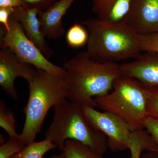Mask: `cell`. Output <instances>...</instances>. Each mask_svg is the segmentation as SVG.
<instances>
[{
  "mask_svg": "<svg viewBox=\"0 0 158 158\" xmlns=\"http://www.w3.org/2000/svg\"><path fill=\"white\" fill-rule=\"evenodd\" d=\"M10 30L8 31L1 25V48L11 50L23 61L37 69L45 71L56 76L66 78L63 67L52 63L28 38L21 24L12 14L9 20Z\"/></svg>",
  "mask_w": 158,
  "mask_h": 158,
  "instance_id": "cell-7",
  "label": "cell"
},
{
  "mask_svg": "<svg viewBox=\"0 0 158 158\" xmlns=\"http://www.w3.org/2000/svg\"><path fill=\"white\" fill-rule=\"evenodd\" d=\"M27 145L22 138L20 134L9 139L0 147V158H10L19 152Z\"/></svg>",
  "mask_w": 158,
  "mask_h": 158,
  "instance_id": "cell-18",
  "label": "cell"
},
{
  "mask_svg": "<svg viewBox=\"0 0 158 158\" xmlns=\"http://www.w3.org/2000/svg\"><path fill=\"white\" fill-rule=\"evenodd\" d=\"M147 88L135 79L121 74L111 92L94 98L98 107L116 114L135 130L144 128L148 117Z\"/></svg>",
  "mask_w": 158,
  "mask_h": 158,
  "instance_id": "cell-6",
  "label": "cell"
},
{
  "mask_svg": "<svg viewBox=\"0 0 158 158\" xmlns=\"http://www.w3.org/2000/svg\"><path fill=\"white\" fill-rule=\"evenodd\" d=\"M89 34L82 24L75 23L69 29L66 34V40L69 46L73 48L81 47L88 42Z\"/></svg>",
  "mask_w": 158,
  "mask_h": 158,
  "instance_id": "cell-16",
  "label": "cell"
},
{
  "mask_svg": "<svg viewBox=\"0 0 158 158\" xmlns=\"http://www.w3.org/2000/svg\"><path fill=\"white\" fill-rule=\"evenodd\" d=\"M88 31L87 53L100 62L135 59L141 53L138 35L124 22L110 23L91 18L81 22Z\"/></svg>",
  "mask_w": 158,
  "mask_h": 158,
  "instance_id": "cell-2",
  "label": "cell"
},
{
  "mask_svg": "<svg viewBox=\"0 0 158 158\" xmlns=\"http://www.w3.org/2000/svg\"><path fill=\"white\" fill-rule=\"evenodd\" d=\"M119 66L122 74L135 79L145 88H158V52H143L133 61Z\"/></svg>",
  "mask_w": 158,
  "mask_h": 158,
  "instance_id": "cell-9",
  "label": "cell"
},
{
  "mask_svg": "<svg viewBox=\"0 0 158 158\" xmlns=\"http://www.w3.org/2000/svg\"><path fill=\"white\" fill-rule=\"evenodd\" d=\"M75 0H58L38 14L41 31L49 39H59L65 33L62 19Z\"/></svg>",
  "mask_w": 158,
  "mask_h": 158,
  "instance_id": "cell-12",
  "label": "cell"
},
{
  "mask_svg": "<svg viewBox=\"0 0 158 158\" xmlns=\"http://www.w3.org/2000/svg\"><path fill=\"white\" fill-rule=\"evenodd\" d=\"M43 158H65V157L64 154L62 152V153L60 154H55L52 156L49 157H44Z\"/></svg>",
  "mask_w": 158,
  "mask_h": 158,
  "instance_id": "cell-26",
  "label": "cell"
},
{
  "mask_svg": "<svg viewBox=\"0 0 158 158\" xmlns=\"http://www.w3.org/2000/svg\"><path fill=\"white\" fill-rule=\"evenodd\" d=\"M81 107L90 123L106 136L108 147L113 151L129 150L131 158H141L144 151L158 152L156 144L146 129H134L114 113L101 112L91 107Z\"/></svg>",
  "mask_w": 158,
  "mask_h": 158,
  "instance_id": "cell-5",
  "label": "cell"
},
{
  "mask_svg": "<svg viewBox=\"0 0 158 158\" xmlns=\"http://www.w3.org/2000/svg\"><path fill=\"white\" fill-rule=\"evenodd\" d=\"M133 0H92L97 19L110 23L123 22L131 10Z\"/></svg>",
  "mask_w": 158,
  "mask_h": 158,
  "instance_id": "cell-13",
  "label": "cell"
},
{
  "mask_svg": "<svg viewBox=\"0 0 158 158\" xmlns=\"http://www.w3.org/2000/svg\"><path fill=\"white\" fill-rule=\"evenodd\" d=\"M0 126L6 131L9 137L18 135L14 114L2 99L0 101Z\"/></svg>",
  "mask_w": 158,
  "mask_h": 158,
  "instance_id": "cell-17",
  "label": "cell"
},
{
  "mask_svg": "<svg viewBox=\"0 0 158 158\" xmlns=\"http://www.w3.org/2000/svg\"><path fill=\"white\" fill-rule=\"evenodd\" d=\"M21 6L30 9H36L40 11L48 9L58 0H19Z\"/></svg>",
  "mask_w": 158,
  "mask_h": 158,
  "instance_id": "cell-21",
  "label": "cell"
},
{
  "mask_svg": "<svg viewBox=\"0 0 158 158\" xmlns=\"http://www.w3.org/2000/svg\"><path fill=\"white\" fill-rule=\"evenodd\" d=\"M40 11L36 9L25 8L22 6L15 8L12 15L21 24L27 37L41 51L47 59L53 55L45 37L41 31L38 18Z\"/></svg>",
  "mask_w": 158,
  "mask_h": 158,
  "instance_id": "cell-11",
  "label": "cell"
},
{
  "mask_svg": "<svg viewBox=\"0 0 158 158\" xmlns=\"http://www.w3.org/2000/svg\"><path fill=\"white\" fill-rule=\"evenodd\" d=\"M21 6L19 0H0V8H16Z\"/></svg>",
  "mask_w": 158,
  "mask_h": 158,
  "instance_id": "cell-24",
  "label": "cell"
},
{
  "mask_svg": "<svg viewBox=\"0 0 158 158\" xmlns=\"http://www.w3.org/2000/svg\"><path fill=\"white\" fill-rule=\"evenodd\" d=\"M28 84V100L23 110L25 121L20 134L27 145L34 141L40 132L51 108L67 99L68 91L66 78L41 69H36Z\"/></svg>",
  "mask_w": 158,
  "mask_h": 158,
  "instance_id": "cell-3",
  "label": "cell"
},
{
  "mask_svg": "<svg viewBox=\"0 0 158 158\" xmlns=\"http://www.w3.org/2000/svg\"><path fill=\"white\" fill-rule=\"evenodd\" d=\"M15 8H0V23L6 31L10 30L9 20L10 16L14 12Z\"/></svg>",
  "mask_w": 158,
  "mask_h": 158,
  "instance_id": "cell-23",
  "label": "cell"
},
{
  "mask_svg": "<svg viewBox=\"0 0 158 158\" xmlns=\"http://www.w3.org/2000/svg\"><path fill=\"white\" fill-rule=\"evenodd\" d=\"M144 128L148 132L156 144L158 152V118L148 116L145 121Z\"/></svg>",
  "mask_w": 158,
  "mask_h": 158,
  "instance_id": "cell-22",
  "label": "cell"
},
{
  "mask_svg": "<svg viewBox=\"0 0 158 158\" xmlns=\"http://www.w3.org/2000/svg\"><path fill=\"white\" fill-rule=\"evenodd\" d=\"M62 152L65 158H103L88 146L73 140L65 141Z\"/></svg>",
  "mask_w": 158,
  "mask_h": 158,
  "instance_id": "cell-15",
  "label": "cell"
},
{
  "mask_svg": "<svg viewBox=\"0 0 158 158\" xmlns=\"http://www.w3.org/2000/svg\"><path fill=\"white\" fill-rule=\"evenodd\" d=\"M36 70L33 65L23 61L8 48H1L0 51V85L11 98L18 99L14 83L22 78L28 83L34 78Z\"/></svg>",
  "mask_w": 158,
  "mask_h": 158,
  "instance_id": "cell-8",
  "label": "cell"
},
{
  "mask_svg": "<svg viewBox=\"0 0 158 158\" xmlns=\"http://www.w3.org/2000/svg\"><path fill=\"white\" fill-rule=\"evenodd\" d=\"M56 148L51 140L45 138L42 141H34L27 144L23 149L10 158H43L47 152Z\"/></svg>",
  "mask_w": 158,
  "mask_h": 158,
  "instance_id": "cell-14",
  "label": "cell"
},
{
  "mask_svg": "<svg viewBox=\"0 0 158 158\" xmlns=\"http://www.w3.org/2000/svg\"><path fill=\"white\" fill-rule=\"evenodd\" d=\"M52 121L45 132L49 139L62 151L67 140L78 141L102 156L107 148L104 134L88 121L79 105L67 99L54 107Z\"/></svg>",
  "mask_w": 158,
  "mask_h": 158,
  "instance_id": "cell-4",
  "label": "cell"
},
{
  "mask_svg": "<svg viewBox=\"0 0 158 158\" xmlns=\"http://www.w3.org/2000/svg\"><path fill=\"white\" fill-rule=\"evenodd\" d=\"M141 158H158V152H147L142 154Z\"/></svg>",
  "mask_w": 158,
  "mask_h": 158,
  "instance_id": "cell-25",
  "label": "cell"
},
{
  "mask_svg": "<svg viewBox=\"0 0 158 158\" xmlns=\"http://www.w3.org/2000/svg\"><path fill=\"white\" fill-rule=\"evenodd\" d=\"M123 22L138 35L158 32V0H133Z\"/></svg>",
  "mask_w": 158,
  "mask_h": 158,
  "instance_id": "cell-10",
  "label": "cell"
},
{
  "mask_svg": "<svg viewBox=\"0 0 158 158\" xmlns=\"http://www.w3.org/2000/svg\"><path fill=\"white\" fill-rule=\"evenodd\" d=\"M138 44L141 52H158V32L147 35H138Z\"/></svg>",
  "mask_w": 158,
  "mask_h": 158,
  "instance_id": "cell-19",
  "label": "cell"
},
{
  "mask_svg": "<svg viewBox=\"0 0 158 158\" xmlns=\"http://www.w3.org/2000/svg\"><path fill=\"white\" fill-rule=\"evenodd\" d=\"M147 97L148 116L158 118V88H147Z\"/></svg>",
  "mask_w": 158,
  "mask_h": 158,
  "instance_id": "cell-20",
  "label": "cell"
},
{
  "mask_svg": "<svg viewBox=\"0 0 158 158\" xmlns=\"http://www.w3.org/2000/svg\"><path fill=\"white\" fill-rule=\"evenodd\" d=\"M68 85L67 99L80 106L95 108L94 98L113 90L114 82L122 74L116 62H100L80 52L64 63Z\"/></svg>",
  "mask_w": 158,
  "mask_h": 158,
  "instance_id": "cell-1",
  "label": "cell"
}]
</instances>
